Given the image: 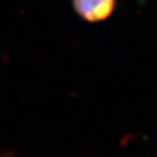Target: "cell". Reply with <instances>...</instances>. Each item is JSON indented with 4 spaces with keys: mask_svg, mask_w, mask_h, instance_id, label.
Here are the masks:
<instances>
[{
    "mask_svg": "<svg viewBox=\"0 0 157 157\" xmlns=\"http://www.w3.org/2000/svg\"><path fill=\"white\" fill-rule=\"evenodd\" d=\"M73 11L88 22L104 21L114 11L115 0H72Z\"/></svg>",
    "mask_w": 157,
    "mask_h": 157,
    "instance_id": "obj_1",
    "label": "cell"
},
{
    "mask_svg": "<svg viewBox=\"0 0 157 157\" xmlns=\"http://www.w3.org/2000/svg\"><path fill=\"white\" fill-rule=\"evenodd\" d=\"M0 157H16V156H14L13 153H6V155H2Z\"/></svg>",
    "mask_w": 157,
    "mask_h": 157,
    "instance_id": "obj_2",
    "label": "cell"
}]
</instances>
